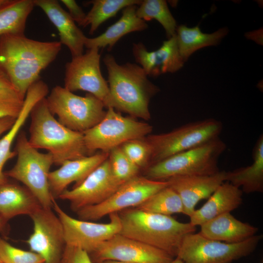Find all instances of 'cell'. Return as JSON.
Masks as SVG:
<instances>
[{"instance_id":"obj_23","label":"cell","mask_w":263,"mask_h":263,"mask_svg":"<svg viewBox=\"0 0 263 263\" xmlns=\"http://www.w3.org/2000/svg\"><path fill=\"white\" fill-rule=\"evenodd\" d=\"M200 226L199 233L204 237L230 244L243 242L258 231V227L237 219L230 213L220 215Z\"/></svg>"},{"instance_id":"obj_2","label":"cell","mask_w":263,"mask_h":263,"mask_svg":"<svg viewBox=\"0 0 263 263\" xmlns=\"http://www.w3.org/2000/svg\"><path fill=\"white\" fill-rule=\"evenodd\" d=\"M103 62L108 73L110 108L137 117L150 118L149 103L159 91L149 80L142 67L134 63L118 64L113 56L107 54Z\"/></svg>"},{"instance_id":"obj_24","label":"cell","mask_w":263,"mask_h":263,"mask_svg":"<svg viewBox=\"0 0 263 263\" xmlns=\"http://www.w3.org/2000/svg\"><path fill=\"white\" fill-rule=\"evenodd\" d=\"M41 206L24 186L9 181L0 187V217L8 222L20 215L30 216Z\"/></svg>"},{"instance_id":"obj_29","label":"cell","mask_w":263,"mask_h":263,"mask_svg":"<svg viewBox=\"0 0 263 263\" xmlns=\"http://www.w3.org/2000/svg\"><path fill=\"white\" fill-rule=\"evenodd\" d=\"M140 0H94L88 1L92 7L86 14L82 26H90V34H93L107 19L114 17L120 10L132 5H138Z\"/></svg>"},{"instance_id":"obj_12","label":"cell","mask_w":263,"mask_h":263,"mask_svg":"<svg viewBox=\"0 0 263 263\" xmlns=\"http://www.w3.org/2000/svg\"><path fill=\"white\" fill-rule=\"evenodd\" d=\"M99 49H88L85 54L73 57L65 65L64 86L74 92L84 91L101 100L105 108H110V91L100 66Z\"/></svg>"},{"instance_id":"obj_1","label":"cell","mask_w":263,"mask_h":263,"mask_svg":"<svg viewBox=\"0 0 263 263\" xmlns=\"http://www.w3.org/2000/svg\"><path fill=\"white\" fill-rule=\"evenodd\" d=\"M59 41H41L24 34L0 36V73L25 98L29 88L40 79V74L56 58Z\"/></svg>"},{"instance_id":"obj_43","label":"cell","mask_w":263,"mask_h":263,"mask_svg":"<svg viewBox=\"0 0 263 263\" xmlns=\"http://www.w3.org/2000/svg\"><path fill=\"white\" fill-rule=\"evenodd\" d=\"M170 263H183V262L180 259L176 257Z\"/></svg>"},{"instance_id":"obj_44","label":"cell","mask_w":263,"mask_h":263,"mask_svg":"<svg viewBox=\"0 0 263 263\" xmlns=\"http://www.w3.org/2000/svg\"><path fill=\"white\" fill-rule=\"evenodd\" d=\"M0 263H2V262H1L0 260Z\"/></svg>"},{"instance_id":"obj_26","label":"cell","mask_w":263,"mask_h":263,"mask_svg":"<svg viewBox=\"0 0 263 263\" xmlns=\"http://www.w3.org/2000/svg\"><path fill=\"white\" fill-rule=\"evenodd\" d=\"M251 165L226 171L225 181L247 194L263 192V135L258 138L252 151Z\"/></svg>"},{"instance_id":"obj_33","label":"cell","mask_w":263,"mask_h":263,"mask_svg":"<svg viewBox=\"0 0 263 263\" xmlns=\"http://www.w3.org/2000/svg\"><path fill=\"white\" fill-rule=\"evenodd\" d=\"M127 157L140 169L150 165L151 148L145 137L128 141L120 146Z\"/></svg>"},{"instance_id":"obj_5","label":"cell","mask_w":263,"mask_h":263,"mask_svg":"<svg viewBox=\"0 0 263 263\" xmlns=\"http://www.w3.org/2000/svg\"><path fill=\"white\" fill-rule=\"evenodd\" d=\"M226 147L219 137L216 138L149 166L144 169V176L166 181L175 176L215 174L220 170L218 161Z\"/></svg>"},{"instance_id":"obj_20","label":"cell","mask_w":263,"mask_h":263,"mask_svg":"<svg viewBox=\"0 0 263 263\" xmlns=\"http://www.w3.org/2000/svg\"><path fill=\"white\" fill-rule=\"evenodd\" d=\"M35 6L40 8L58 32L61 44L67 47L75 57L83 54L86 37L77 27L69 13L56 0H34Z\"/></svg>"},{"instance_id":"obj_36","label":"cell","mask_w":263,"mask_h":263,"mask_svg":"<svg viewBox=\"0 0 263 263\" xmlns=\"http://www.w3.org/2000/svg\"><path fill=\"white\" fill-rule=\"evenodd\" d=\"M61 263H94L89 254L84 250L66 245Z\"/></svg>"},{"instance_id":"obj_4","label":"cell","mask_w":263,"mask_h":263,"mask_svg":"<svg viewBox=\"0 0 263 263\" xmlns=\"http://www.w3.org/2000/svg\"><path fill=\"white\" fill-rule=\"evenodd\" d=\"M30 115V144L37 150H47L56 165L89 155L83 133L73 131L56 120L48 108L46 97L36 103Z\"/></svg>"},{"instance_id":"obj_41","label":"cell","mask_w":263,"mask_h":263,"mask_svg":"<svg viewBox=\"0 0 263 263\" xmlns=\"http://www.w3.org/2000/svg\"><path fill=\"white\" fill-rule=\"evenodd\" d=\"M95 263H130L116 261V260H104V261H100V262H97Z\"/></svg>"},{"instance_id":"obj_37","label":"cell","mask_w":263,"mask_h":263,"mask_svg":"<svg viewBox=\"0 0 263 263\" xmlns=\"http://www.w3.org/2000/svg\"><path fill=\"white\" fill-rule=\"evenodd\" d=\"M60 1L68 10V13L74 21L82 26L86 14L74 0H61Z\"/></svg>"},{"instance_id":"obj_13","label":"cell","mask_w":263,"mask_h":263,"mask_svg":"<svg viewBox=\"0 0 263 263\" xmlns=\"http://www.w3.org/2000/svg\"><path fill=\"white\" fill-rule=\"evenodd\" d=\"M52 208L62 224L66 245L80 248L88 254L101 243L119 233L121 229L118 213L109 215L110 222L102 224L72 217L60 207L55 199Z\"/></svg>"},{"instance_id":"obj_38","label":"cell","mask_w":263,"mask_h":263,"mask_svg":"<svg viewBox=\"0 0 263 263\" xmlns=\"http://www.w3.org/2000/svg\"><path fill=\"white\" fill-rule=\"evenodd\" d=\"M17 118L5 117L0 118V136L8 132L14 125Z\"/></svg>"},{"instance_id":"obj_27","label":"cell","mask_w":263,"mask_h":263,"mask_svg":"<svg viewBox=\"0 0 263 263\" xmlns=\"http://www.w3.org/2000/svg\"><path fill=\"white\" fill-rule=\"evenodd\" d=\"M227 33L226 28L211 33H203L197 26L189 28L184 25L177 27L176 35L180 55L184 61L195 51L202 48L216 45Z\"/></svg>"},{"instance_id":"obj_34","label":"cell","mask_w":263,"mask_h":263,"mask_svg":"<svg viewBox=\"0 0 263 263\" xmlns=\"http://www.w3.org/2000/svg\"><path fill=\"white\" fill-rule=\"evenodd\" d=\"M0 260L2 263H44L38 254L13 246L0 237Z\"/></svg>"},{"instance_id":"obj_3","label":"cell","mask_w":263,"mask_h":263,"mask_svg":"<svg viewBox=\"0 0 263 263\" xmlns=\"http://www.w3.org/2000/svg\"><path fill=\"white\" fill-rule=\"evenodd\" d=\"M119 234L159 249L176 258L184 238L196 226L180 222L171 216L146 212L136 208L118 212Z\"/></svg>"},{"instance_id":"obj_30","label":"cell","mask_w":263,"mask_h":263,"mask_svg":"<svg viewBox=\"0 0 263 263\" xmlns=\"http://www.w3.org/2000/svg\"><path fill=\"white\" fill-rule=\"evenodd\" d=\"M146 212L163 215L184 214V207L178 193L169 186L161 189L136 207Z\"/></svg>"},{"instance_id":"obj_21","label":"cell","mask_w":263,"mask_h":263,"mask_svg":"<svg viewBox=\"0 0 263 263\" xmlns=\"http://www.w3.org/2000/svg\"><path fill=\"white\" fill-rule=\"evenodd\" d=\"M49 93L47 85L42 80L34 83L28 90L22 109L11 128L0 139V187L8 182L3 169L7 161L16 155L11 147L15 139L19 132L30 115L33 106L39 100L46 97Z\"/></svg>"},{"instance_id":"obj_31","label":"cell","mask_w":263,"mask_h":263,"mask_svg":"<svg viewBox=\"0 0 263 263\" xmlns=\"http://www.w3.org/2000/svg\"><path fill=\"white\" fill-rule=\"evenodd\" d=\"M136 14L144 21L155 19L165 29L168 38L176 34V21L166 0H144L138 5Z\"/></svg>"},{"instance_id":"obj_6","label":"cell","mask_w":263,"mask_h":263,"mask_svg":"<svg viewBox=\"0 0 263 263\" xmlns=\"http://www.w3.org/2000/svg\"><path fill=\"white\" fill-rule=\"evenodd\" d=\"M15 151L16 163L12 169L4 172L5 175L23 183L42 207L52 208L54 199L48 184L50 169L54 164L52 155L48 152L41 153L33 148L23 131L17 136Z\"/></svg>"},{"instance_id":"obj_22","label":"cell","mask_w":263,"mask_h":263,"mask_svg":"<svg viewBox=\"0 0 263 263\" xmlns=\"http://www.w3.org/2000/svg\"><path fill=\"white\" fill-rule=\"evenodd\" d=\"M243 191L227 181L224 182L200 208L189 217L192 225L201 226L206 222L225 213H230L243 203Z\"/></svg>"},{"instance_id":"obj_18","label":"cell","mask_w":263,"mask_h":263,"mask_svg":"<svg viewBox=\"0 0 263 263\" xmlns=\"http://www.w3.org/2000/svg\"><path fill=\"white\" fill-rule=\"evenodd\" d=\"M132 53L136 61L148 76L174 73L183 66L185 62L179 53L176 34L164 41L154 51H148L141 42L134 43Z\"/></svg>"},{"instance_id":"obj_40","label":"cell","mask_w":263,"mask_h":263,"mask_svg":"<svg viewBox=\"0 0 263 263\" xmlns=\"http://www.w3.org/2000/svg\"><path fill=\"white\" fill-rule=\"evenodd\" d=\"M7 222L0 217V233L6 234L7 231Z\"/></svg>"},{"instance_id":"obj_17","label":"cell","mask_w":263,"mask_h":263,"mask_svg":"<svg viewBox=\"0 0 263 263\" xmlns=\"http://www.w3.org/2000/svg\"><path fill=\"white\" fill-rule=\"evenodd\" d=\"M225 170L210 175L181 176L166 181L179 195L184 207V214L188 217L195 210L201 200L208 199L215 190L225 182Z\"/></svg>"},{"instance_id":"obj_25","label":"cell","mask_w":263,"mask_h":263,"mask_svg":"<svg viewBox=\"0 0 263 263\" xmlns=\"http://www.w3.org/2000/svg\"><path fill=\"white\" fill-rule=\"evenodd\" d=\"M137 6L132 5L124 8L120 18L99 36L93 38L86 37L84 47L88 49L108 47L110 50L124 36L146 29L148 24L136 14Z\"/></svg>"},{"instance_id":"obj_19","label":"cell","mask_w":263,"mask_h":263,"mask_svg":"<svg viewBox=\"0 0 263 263\" xmlns=\"http://www.w3.org/2000/svg\"><path fill=\"white\" fill-rule=\"evenodd\" d=\"M108 156L109 152L101 151L80 158L67 160L63 163L59 169L50 171L48 184L53 198L55 200L58 198L72 183L75 182L74 187L79 185Z\"/></svg>"},{"instance_id":"obj_14","label":"cell","mask_w":263,"mask_h":263,"mask_svg":"<svg viewBox=\"0 0 263 263\" xmlns=\"http://www.w3.org/2000/svg\"><path fill=\"white\" fill-rule=\"evenodd\" d=\"M33 230L26 241L44 263H61L66 246L62 224L52 208L42 207L30 215Z\"/></svg>"},{"instance_id":"obj_8","label":"cell","mask_w":263,"mask_h":263,"mask_svg":"<svg viewBox=\"0 0 263 263\" xmlns=\"http://www.w3.org/2000/svg\"><path fill=\"white\" fill-rule=\"evenodd\" d=\"M223 128L220 121L207 118L186 124L166 133L148 135L145 139L152 151L150 166L219 137Z\"/></svg>"},{"instance_id":"obj_39","label":"cell","mask_w":263,"mask_h":263,"mask_svg":"<svg viewBox=\"0 0 263 263\" xmlns=\"http://www.w3.org/2000/svg\"><path fill=\"white\" fill-rule=\"evenodd\" d=\"M10 90L15 89L6 77L0 73V91Z\"/></svg>"},{"instance_id":"obj_35","label":"cell","mask_w":263,"mask_h":263,"mask_svg":"<svg viewBox=\"0 0 263 263\" xmlns=\"http://www.w3.org/2000/svg\"><path fill=\"white\" fill-rule=\"evenodd\" d=\"M24 100L15 90L0 91V118H17L22 109Z\"/></svg>"},{"instance_id":"obj_10","label":"cell","mask_w":263,"mask_h":263,"mask_svg":"<svg viewBox=\"0 0 263 263\" xmlns=\"http://www.w3.org/2000/svg\"><path fill=\"white\" fill-rule=\"evenodd\" d=\"M262 238L255 235L241 243L230 244L194 232L184 238L176 257L183 263H231L253 253Z\"/></svg>"},{"instance_id":"obj_28","label":"cell","mask_w":263,"mask_h":263,"mask_svg":"<svg viewBox=\"0 0 263 263\" xmlns=\"http://www.w3.org/2000/svg\"><path fill=\"white\" fill-rule=\"evenodd\" d=\"M35 6L34 0H10L0 9V36L24 34L27 18Z\"/></svg>"},{"instance_id":"obj_15","label":"cell","mask_w":263,"mask_h":263,"mask_svg":"<svg viewBox=\"0 0 263 263\" xmlns=\"http://www.w3.org/2000/svg\"><path fill=\"white\" fill-rule=\"evenodd\" d=\"M94 263L111 260L130 263H170L175 258L159 249L117 234L89 254Z\"/></svg>"},{"instance_id":"obj_32","label":"cell","mask_w":263,"mask_h":263,"mask_svg":"<svg viewBox=\"0 0 263 263\" xmlns=\"http://www.w3.org/2000/svg\"><path fill=\"white\" fill-rule=\"evenodd\" d=\"M108 159L113 175L123 183L139 174L140 168L127 157L120 146L109 152Z\"/></svg>"},{"instance_id":"obj_16","label":"cell","mask_w":263,"mask_h":263,"mask_svg":"<svg viewBox=\"0 0 263 263\" xmlns=\"http://www.w3.org/2000/svg\"><path fill=\"white\" fill-rule=\"evenodd\" d=\"M123 183L113 175L108 157L79 185L71 189H66L58 198L69 201L71 209L76 212L83 207L105 201Z\"/></svg>"},{"instance_id":"obj_42","label":"cell","mask_w":263,"mask_h":263,"mask_svg":"<svg viewBox=\"0 0 263 263\" xmlns=\"http://www.w3.org/2000/svg\"><path fill=\"white\" fill-rule=\"evenodd\" d=\"M10 0H0V9L8 4Z\"/></svg>"},{"instance_id":"obj_11","label":"cell","mask_w":263,"mask_h":263,"mask_svg":"<svg viewBox=\"0 0 263 263\" xmlns=\"http://www.w3.org/2000/svg\"><path fill=\"white\" fill-rule=\"evenodd\" d=\"M169 186L167 181H156L139 175L124 182L102 203L83 207L76 214L80 220L95 221L105 216L137 207L150 196Z\"/></svg>"},{"instance_id":"obj_9","label":"cell","mask_w":263,"mask_h":263,"mask_svg":"<svg viewBox=\"0 0 263 263\" xmlns=\"http://www.w3.org/2000/svg\"><path fill=\"white\" fill-rule=\"evenodd\" d=\"M152 127L132 117L123 116L114 109L108 108L103 119L95 126L83 132L89 155L96 150L109 152L123 143L150 134Z\"/></svg>"},{"instance_id":"obj_7","label":"cell","mask_w":263,"mask_h":263,"mask_svg":"<svg viewBox=\"0 0 263 263\" xmlns=\"http://www.w3.org/2000/svg\"><path fill=\"white\" fill-rule=\"evenodd\" d=\"M46 99L58 122L77 132L83 133L95 126L106 112L103 102L93 94L79 96L60 86L54 87Z\"/></svg>"}]
</instances>
